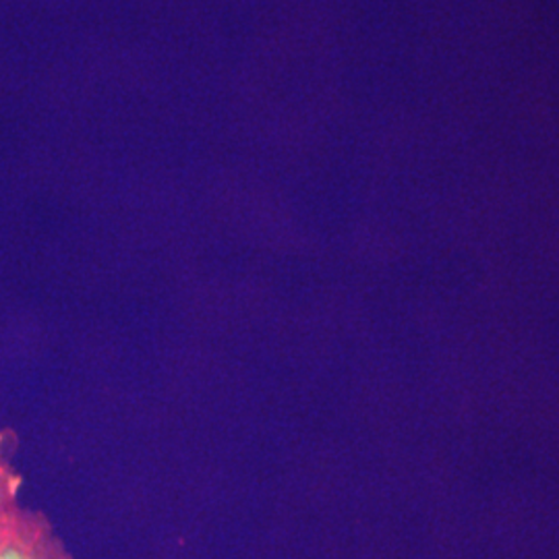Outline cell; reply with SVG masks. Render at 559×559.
I'll return each instance as SVG.
<instances>
[{
    "mask_svg": "<svg viewBox=\"0 0 559 559\" xmlns=\"http://www.w3.org/2000/svg\"><path fill=\"white\" fill-rule=\"evenodd\" d=\"M0 559H73L41 512L13 506L0 516Z\"/></svg>",
    "mask_w": 559,
    "mask_h": 559,
    "instance_id": "cell-1",
    "label": "cell"
},
{
    "mask_svg": "<svg viewBox=\"0 0 559 559\" xmlns=\"http://www.w3.org/2000/svg\"><path fill=\"white\" fill-rule=\"evenodd\" d=\"M17 441L11 431L0 429V516L20 503L21 477L15 466Z\"/></svg>",
    "mask_w": 559,
    "mask_h": 559,
    "instance_id": "cell-2",
    "label": "cell"
}]
</instances>
